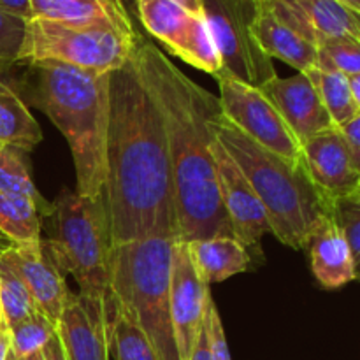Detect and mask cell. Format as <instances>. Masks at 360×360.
Segmentation results:
<instances>
[{
	"mask_svg": "<svg viewBox=\"0 0 360 360\" xmlns=\"http://www.w3.org/2000/svg\"><path fill=\"white\" fill-rule=\"evenodd\" d=\"M105 211L112 248L150 238L178 241L174 185L160 115L130 56L109 79Z\"/></svg>",
	"mask_w": 360,
	"mask_h": 360,
	"instance_id": "cell-1",
	"label": "cell"
},
{
	"mask_svg": "<svg viewBox=\"0 0 360 360\" xmlns=\"http://www.w3.org/2000/svg\"><path fill=\"white\" fill-rule=\"evenodd\" d=\"M134 65L160 115L178 213V241L234 238L221 206L213 158L218 97L190 79L139 34Z\"/></svg>",
	"mask_w": 360,
	"mask_h": 360,
	"instance_id": "cell-2",
	"label": "cell"
},
{
	"mask_svg": "<svg viewBox=\"0 0 360 360\" xmlns=\"http://www.w3.org/2000/svg\"><path fill=\"white\" fill-rule=\"evenodd\" d=\"M27 69L21 94L28 104L55 123L69 143L76 169V192L86 197L102 195L111 72L77 69L55 60L27 63Z\"/></svg>",
	"mask_w": 360,
	"mask_h": 360,
	"instance_id": "cell-3",
	"label": "cell"
},
{
	"mask_svg": "<svg viewBox=\"0 0 360 360\" xmlns=\"http://www.w3.org/2000/svg\"><path fill=\"white\" fill-rule=\"evenodd\" d=\"M214 137L238 164L266 210L271 234L294 250H304L326 218L330 200L319 192L302 160L292 162L266 150L220 115Z\"/></svg>",
	"mask_w": 360,
	"mask_h": 360,
	"instance_id": "cell-4",
	"label": "cell"
},
{
	"mask_svg": "<svg viewBox=\"0 0 360 360\" xmlns=\"http://www.w3.org/2000/svg\"><path fill=\"white\" fill-rule=\"evenodd\" d=\"M176 239L150 238L115 246L109 294L120 313L150 341L158 360H181L169 304L171 255Z\"/></svg>",
	"mask_w": 360,
	"mask_h": 360,
	"instance_id": "cell-5",
	"label": "cell"
},
{
	"mask_svg": "<svg viewBox=\"0 0 360 360\" xmlns=\"http://www.w3.org/2000/svg\"><path fill=\"white\" fill-rule=\"evenodd\" d=\"M48 218H51V234L46 246L60 273L76 280L77 295L102 302L112 315H118L109 294L112 245L104 195L86 197L63 188Z\"/></svg>",
	"mask_w": 360,
	"mask_h": 360,
	"instance_id": "cell-6",
	"label": "cell"
},
{
	"mask_svg": "<svg viewBox=\"0 0 360 360\" xmlns=\"http://www.w3.org/2000/svg\"><path fill=\"white\" fill-rule=\"evenodd\" d=\"M137 37L111 23L74 25L32 18L27 21L20 63L55 60L77 69L112 72L132 56Z\"/></svg>",
	"mask_w": 360,
	"mask_h": 360,
	"instance_id": "cell-7",
	"label": "cell"
},
{
	"mask_svg": "<svg viewBox=\"0 0 360 360\" xmlns=\"http://www.w3.org/2000/svg\"><path fill=\"white\" fill-rule=\"evenodd\" d=\"M202 9L220 56V72L255 88L278 76L252 34L257 0H202Z\"/></svg>",
	"mask_w": 360,
	"mask_h": 360,
	"instance_id": "cell-8",
	"label": "cell"
},
{
	"mask_svg": "<svg viewBox=\"0 0 360 360\" xmlns=\"http://www.w3.org/2000/svg\"><path fill=\"white\" fill-rule=\"evenodd\" d=\"M214 77L220 88L218 104L221 116L229 123L266 150L287 160H302L301 143L260 88L241 83L224 72Z\"/></svg>",
	"mask_w": 360,
	"mask_h": 360,
	"instance_id": "cell-9",
	"label": "cell"
},
{
	"mask_svg": "<svg viewBox=\"0 0 360 360\" xmlns=\"http://www.w3.org/2000/svg\"><path fill=\"white\" fill-rule=\"evenodd\" d=\"M210 302V285L197 273L188 246L183 241H176L171 255L169 304H171L172 327H174L176 345L181 360H188L192 354Z\"/></svg>",
	"mask_w": 360,
	"mask_h": 360,
	"instance_id": "cell-10",
	"label": "cell"
},
{
	"mask_svg": "<svg viewBox=\"0 0 360 360\" xmlns=\"http://www.w3.org/2000/svg\"><path fill=\"white\" fill-rule=\"evenodd\" d=\"M211 148H213L218 192L232 236L246 248L255 246L264 236L271 232L266 210L241 169L229 157L217 137L213 139Z\"/></svg>",
	"mask_w": 360,
	"mask_h": 360,
	"instance_id": "cell-11",
	"label": "cell"
},
{
	"mask_svg": "<svg viewBox=\"0 0 360 360\" xmlns=\"http://www.w3.org/2000/svg\"><path fill=\"white\" fill-rule=\"evenodd\" d=\"M116 316L102 302L70 292L56 320V336L67 360H109Z\"/></svg>",
	"mask_w": 360,
	"mask_h": 360,
	"instance_id": "cell-12",
	"label": "cell"
},
{
	"mask_svg": "<svg viewBox=\"0 0 360 360\" xmlns=\"http://www.w3.org/2000/svg\"><path fill=\"white\" fill-rule=\"evenodd\" d=\"M0 262L9 267L18 280L27 287L39 311L56 323L70 290L65 276L60 273L55 260L49 255L46 241L20 243L0 250Z\"/></svg>",
	"mask_w": 360,
	"mask_h": 360,
	"instance_id": "cell-13",
	"label": "cell"
},
{
	"mask_svg": "<svg viewBox=\"0 0 360 360\" xmlns=\"http://www.w3.org/2000/svg\"><path fill=\"white\" fill-rule=\"evenodd\" d=\"M259 4L316 48L333 39L360 41L359 14L336 0H259Z\"/></svg>",
	"mask_w": 360,
	"mask_h": 360,
	"instance_id": "cell-14",
	"label": "cell"
},
{
	"mask_svg": "<svg viewBox=\"0 0 360 360\" xmlns=\"http://www.w3.org/2000/svg\"><path fill=\"white\" fill-rule=\"evenodd\" d=\"M301 155L309 179L327 200L360 192V167L352 160L338 127L304 141Z\"/></svg>",
	"mask_w": 360,
	"mask_h": 360,
	"instance_id": "cell-15",
	"label": "cell"
},
{
	"mask_svg": "<svg viewBox=\"0 0 360 360\" xmlns=\"http://www.w3.org/2000/svg\"><path fill=\"white\" fill-rule=\"evenodd\" d=\"M260 90L273 102L276 111L301 144L316 134L336 127L327 109L323 108L319 91L304 72H297L290 77L276 76Z\"/></svg>",
	"mask_w": 360,
	"mask_h": 360,
	"instance_id": "cell-16",
	"label": "cell"
},
{
	"mask_svg": "<svg viewBox=\"0 0 360 360\" xmlns=\"http://www.w3.org/2000/svg\"><path fill=\"white\" fill-rule=\"evenodd\" d=\"M311 271L323 288H340L357 278L359 264L340 229L330 218H326L309 238Z\"/></svg>",
	"mask_w": 360,
	"mask_h": 360,
	"instance_id": "cell-17",
	"label": "cell"
},
{
	"mask_svg": "<svg viewBox=\"0 0 360 360\" xmlns=\"http://www.w3.org/2000/svg\"><path fill=\"white\" fill-rule=\"evenodd\" d=\"M252 34L257 44L271 60H281L287 65L297 69V72H306L316 67L319 48L290 30L259 2L252 21Z\"/></svg>",
	"mask_w": 360,
	"mask_h": 360,
	"instance_id": "cell-18",
	"label": "cell"
},
{
	"mask_svg": "<svg viewBox=\"0 0 360 360\" xmlns=\"http://www.w3.org/2000/svg\"><path fill=\"white\" fill-rule=\"evenodd\" d=\"M190 257L199 276L207 285L220 283L231 276L241 274L250 267V253L234 238L197 239L186 243Z\"/></svg>",
	"mask_w": 360,
	"mask_h": 360,
	"instance_id": "cell-19",
	"label": "cell"
},
{
	"mask_svg": "<svg viewBox=\"0 0 360 360\" xmlns=\"http://www.w3.org/2000/svg\"><path fill=\"white\" fill-rule=\"evenodd\" d=\"M143 27L162 42L172 55H178L195 14H190L174 0H136Z\"/></svg>",
	"mask_w": 360,
	"mask_h": 360,
	"instance_id": "cell-20",
	"label": "cell"
},
{
	"mask_svg": "<svg viewBox=\"0 0 360 360\" xmlns=\"http://www.w3.org/2000/svg\"><path fill=\"white\" fill-rule=\"evenodd\" d=\"M42 141L37 120L13 86H0V143L30 153Z\"/></svg>",
	"mask_w": 360,
	"mask_h": 360,
	"instance_id": "cell-21",
	"label": "cell"
},
{
	"mask_svg": "<svg viewBox=\"0 0 360 360\" xmlns=\"http://www.w3.org/2000/svg\"><path fill=\"white\" fill-rule=\"evenodd\" d=\"M44 217L48 213L35 200L0 192V234L7 243L39 241Z\"/></svg>",
	"mask_w": 360,
	"mask_h": 360,
	"instance_id": "cell-22",
	"label": "cell"
},
{
	"mask_svg": "<svg viewBox=\"0 0 360 360\" xmlns=\"http://www.w3.org/2000/svg\"><path fill=\"white\" fill-rule=\"evenodd\" d=\"M304 74L319 91L320 101L329 112L334 125L341 127L360 116V105L352 98L348 76L336 70L319 69V67H313Z\"/></svg>",
	"mask_w": 360,
	"mask_h": 360,
	"instance_id": "cell-23",
	"label": "cell"
},
{
	"mask_svg": "<svg viewBox=\"0 0 360 360\" xmlns=\"http://www.w3.org/2000/svg\"><path fill=\"white\" fill-rule=\"evenodd\" d=\"M0 192L28 197L35 200L48 213V217L53 213V204L41 195L32 181L28 153L7 144L0 148Z\"/></svg>",
	"mask_w": 360,
	"mask_h": 360,
	"instance_id": "cell-24",
	"label": "cell"
},
{
	"mask_svg": "<svg viewBox=\"0 0 360 360\" xmlns=\"http://www.w3.org/2000/svg\"><path fill=\"white\" fill-rule=\"evenodd\" d=\"M30 7L32 18H39V20L74 25H115L101 0H30Z\"/></svg>",
	"mask_w": 360,
	"mask_h": 360,
	"instance_id": "cell-25",
	"label": "cell"
},
{
	"mask_svg": "<svg viewBox=\"0 0 360 360\" xmlns=\"http://www.w3.org/2000/svg\"><path fill=\"white\" fill-rule=\"evenodd\" d=\"M178 58L190 63L195 69L217 76L221 69L220 56L214 46L213 35L204 16H193L190 30L178 51Z\"/></svg>",
	"mask_w": 360,
	"mask_h": 360,
	"instance_id": "cell-26",
	"label": "cell"
},
{
	"mask_svg": "<svg viewBox=\"0 0 360 360\" xmlns=\"http://www.w3.org/2000/svg\"><path fill=\"white\" fill-rule=\"evenodd\" d=\"M9 330L11 354L21 359L44 350L48 341L55 336L56 323L49 320L44 313L35 309L27 319L9 327Z\"/></svg>",
	"mask_w": 360,
	"mask_h": 360,
	"instance_id": "cell-27",
	"label": "cell"
},
{
	"mask_svg": "<svg viewBox=\"0 0 360 360\" xmlns=\"http://www.w3.org/2000/svg\"><path fill=\"white\" fill-rule=\"evenodd\" d=\"M111 352L115 360H158L139 327L120 311L112 326Z\"/></svg>",
	"mask_w": 360,
	"mask_h": 360,
	"instance_id": "cell-28",
	"label": "cell"
},
{
	"mask_svg": "<svg viewBox=\"0 0 360 360\" xmlns=\"http://www.w3.org/2000/svg\"><path fill=\"white\" fill-rule=\"evenodd\" d=\"M34 299L28 294L27 287L16 278V274L0 262V315L9 327L27 319L35 311Z\"/></svg>",
	"mask_w": 360,
	"mask_h": 360,
	"instance_id": "cell-29",
	"label": "cell"
},
{
	"mask_svg": "<svg viewBox=\"0 0 360 360\" xmlns=\"http://www.w3.org/2000/svg\"><path fill=\"white\" fill-rule=\"evenodd\" d=\"M319 69L336 70L345 76L360 74V41L333 39L319 46Z\"/></svg>",
	"mask_w": 360,
	"mask_h": 360,
	"instance_id": "cell-30",
	"label": "cell"
},
{
	"mask_svg": "<svg viewBox=\"0 0 360 360\" xmlns=\"http://www.w3.org/2000/svg\"><path fill=\"white\" fill-rule=\"evenodd\" d=\"M329 218L347 239L354 260L360 257V192L330 200Z\"/></svg>",
	"mask_w": 360,
	"mask_h": 360,
	"instance_id": "cell-31",
	"label": "cell"
},
{
	"mask_svg": "<svg viewBox=\"0 0 360 360\" xmlns=\"http://www.w3.org/2000/svg\"><path fill=\"white\" fill-rule=\"evenodd\" d=\"M25 30L27 21L0 11V72H9L14 65H20Z\"/></svg>",
	"mask_w": 360,
	"mask_h": 360,
	"instance_id": "cell-32",
	"label": "cell"
},
{
	"mask_svg": "<svg viewBox=\"0 0 360 360\" xmlns=\"http://www.w3.org/2000/svg\"><path fill=\"white\" fill-rule=\"evenodd\" d=\"M206 319H207V329H210L211 357H213V360H232L231 352H229L227 338H225L224 323H221L220 313H218L213 299H211V302L207 304Z\"/></svg>",
	"mask_w": 360,
	"mask_h": 360,
	"instance_id": "cell-33",
	"label": "cell"
},
{
	"mask_svg": "<svg viewBox=\"0 0 360 360\" xmlns=\"http://www.w3.org/2000/svg\"><path fill=\"white\" fill-rule=\"evenodd\" d=\"M104 7L108 9L109 16H111L112 23L127 35H139L136 30L132 21V14H130V0H101Z\"/></svg>",
	"mask_w": 360,
	"mask_h": 360,
	"instance_id": "cell-34",
	"label": "cell"
},
{
	"mask_svg": "<svg viewBox=\"0 0 360 360\" xmlns=\"http://www.w3.org/2000/svg\"><path fill=\"white\" fill-rule=\"evenodd\" d=\"M338 129H340L341 136H343L345 139V144H347L348 151H350L352 160L355 162V165L360 167V116L350 120V122L345 123V125L338 127Z\"/></svg>",
	"mask_w": 360,
	"mask_h": 360,
	"instance_id": "cell-35",
	"label": "cell"
},
{
	"mask_svg": "<svg viewBox=\"0 0 360 360\" xmlns=\"http://www.w3.org/2000/svg\"><path fill=\"white\" fill-rule=\"evenodd\" d=\"M188 360H213V357H211L210 329H207V319H206V316H204L202 327H200L199 334H197L195 345H193L192 354H190Z\"/></svg>",
	"mask_w": 360,
	"mask_h": 360,
	"instance_id": "cell-36",
	"label": "cell"
},
{
	"mask_svg": "<svg viewBox=\"0 0 360 360\" xmlns=\"http://www.w3.org/2000/svg\"><path fill=\"white\" fill-rule=\"evenodd\" d=\"M0 11L25 21L32 20L30 0H0Z\"/></svg>",
	"mask_w": 360,
	"mask_h": 360,
	"instance_id": "cell-37",
	"label": "cell"
},
{
	"mask_svg": "<svg viewBox=\"0 0 360 360\" xmlns=\"http://www.w3.org/2000/svg\"><path fill=\"white\" fill-rule=\"evenodd\" d=\"M11 352V330L6 320L0 319V360H7Z\"/></svg>",
	"mask_w": 360,
	"mask_h": 360,
	"instance_id": "cell-38",
	"label": "cell"
},
{
	"mask_svg": "<svg viewBox=\"0 0 360 360\" xmlns=\"http://www.w3.org/2000/svg\"><path fill=\"white\" fill-rule=\"evenodd\" d=\"M44 355H46V360H67L65 355H63L62 345H60V340L58 336H56V333L44 347Z\"/></svg>",
	"mask_w": 360,
	"mask_h": 360,
	"instance_id": "cell-39",
	"label": "cell"
},
{
	"mask_svg": "<svg viewBox=\"0 0 360 360\" xmlns=\"http://www.w3.org/2000/svg\"><path fill=\"white\" fill-rule=\"evenodd\" d=\"M176 4L183 7L185 11H188L190 14H195V16H204L202 9V0H174Z\"/></svg>",
	"mask_w": 360,
	"mask_h": 360,
	"instance_id": "cell-40",
	"label": "cell"
},
{
	"mask_svg": "<svg viewBox=\"0 0 360 360\" xmlns=\"http://www.w3.org/2000/svg\"><path fill=\"white\" fill-rule=\"evenodd\" d=\"M348 86H350L352 98L360 105V74H357V76H348Z\"/></svg>",
	"mask_w": 360,
	"mask_h": 360,
	"instance_id": "cell-41",
	"label": "cell"
},
{
	"mask_svg": "<svg viewBox=\"0 0 360 360\" xmlns=\"http://www.w3.org/2000/svg\"><path fill=\"white\" fill-rule=\"evenodd\" d=\"M7 360H46L44 357V350L42 352H37V354H32V355H27V357H16V355H13L9 352V357H7Z\"/></svg>",
	"mask_w": 360,
	"mask_h": 360,
	"instance_id": "cell-42",
	"label": "cell"
},
{
	"mask_svg": "<svg viewBox=\"0 0 360 360\" xmlns=\"http://www.w3.org/2000/svg\"><path fill=\"white\" fill-rule=\"evenodd\" d=\"M336 2H340L341 6L348 7L350 11H354V13H360V0H336Z\"/></svg>",
	"mask_w": 360,
	"mask_h": 360,
	"instance_id": "cell-43",
	"label": "cell"
},
{
	"mask_svg": "<svg viewBox=\"0 0 360 360\" xmlns=\"http://www.w3.org/2000/svg\"><path fill=\"white\" fill-rule=\"evenodd\" d=\"M4 84H9V86H13L14 91L18 94V88H16V84H14V81L9 77V72H0V86H4Z\"/></svg>",
	"mask_w": 360,
	"mask_h": 360,
	"instance_id": "cell-44",
	"label": "cell"
},
{
	"mask_svg": "<svg viewBox=\"0 0 360 360\" xmlns=\"http://www.w3.org/2000/svg\"><path fill=\"white\" fill-rule=\"evenodd\" d=\"M7 245H9V243H7L6 241V239H4V236L2 234H0V250H4V248H6V246Z\"/></svg>",
	"mask_w": 360,
	"mask_h": 360,
	"instance_id": "cell-45",
	"label": "cell"
},
{
	"mask_svg": "<svg viewBox=\"0 0 360 360\" xmlns=\"http://www.w3.org/2000/svg\"><path fill=\"white\" fill-rule=\"evenodd\" d=\"M2 146H4V144H2V143H0V148H2Z\"/></svg>",
	"mask_w": 360,
	"mask_h": 360,
	"instance_id": "cell-46",
	"label": "cell"
},
{
	"mask_svg": "<svg viewBox=\"0 0 360 360\" xmlns=\"http://www.w3.org/2000/svg\"><path fill=\"white\" fill-rule=\"evenodd\" d=\"M0 319H2V315H0Z\"/></svg>",
	"mask_w": 360,
	"mask_h": 360,
	"instance_id": "cell-47",
	"label": "cell"
},
{
	"mask_svg": "<svg viewBox=\"0 0 360 360\" xmlns=\"http://www.w3.org/2000/svg\"><path fill=\"white\" fill-rule=\"evenodd\" d=\"M257 2H259V0H257Z\"/></svg>",
	"mask_w": 360,
	"mask_h": 360,
	"instance_id": "cell-48",
	"label": "cell"
}]
</instances>
